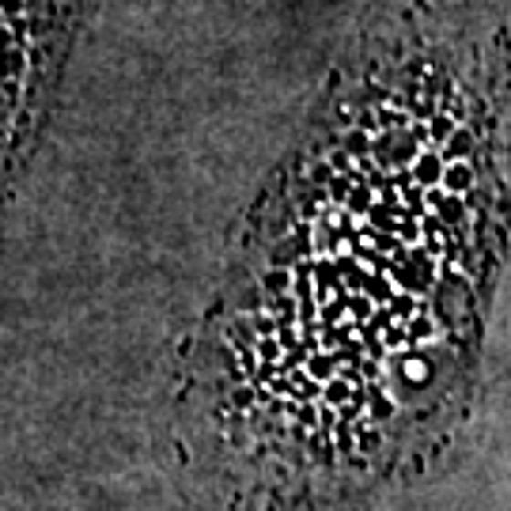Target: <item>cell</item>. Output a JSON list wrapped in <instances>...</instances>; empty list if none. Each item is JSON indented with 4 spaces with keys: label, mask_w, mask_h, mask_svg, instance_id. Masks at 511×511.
<instances>
[{
    "label": "cell",
    "mask_w": 511,
    "mask_h": 511,
    "mask_svg": "<svg viewBox=\"0 0 511 511\" xmlns=\"http://www.w3.org/2000/svg\"><path fill=\"white\" fill-rule=\"evenodd\" d=\"M72 0H0V193L42 118L68 46Z\"/></svg>",
    "instance_id": "7a4b0ae2"
},
{
    "label": "cell",
    "mask_w": 511,
    "mask_h": 511,
    "mask_svg": "<svg viewBox=\"0 0 511 511\" xmlns=\"http://www.w3.org/2000/svg\"><path fill=\"white\" fill-rule=\"evenodd\" d=\"M391 61H368L299 151L368 254L285 174L216 307V387L326 447L375 432L379 451L463 382L493 273V107L432 57Z\"/></svg>",
    "instance_id": "6da1fadb"
}]
</instances>
